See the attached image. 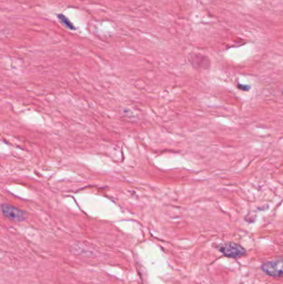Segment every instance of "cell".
<instances>
[{
    "label": "cell",
    "instance_id": "3",
    "mask_svg": "<svg viewBox=\"0 0 283 284\" xmlns=\"http://www.w3.org/2000/svg\"><path fill=\"white\" fill-rule=\"evenodd\" d=\"M1 210L5 217L15 222H22L26 218L27 215L23 210L11 206L9 204H2Z\"/></svg>",
    "mask_w": 283,
    "mask_h": 284
},
{
    "label": "cell",
    "instance_id": "2",
    "mask_svg": "<svg viewBox=\"0 0 283 284\" xmlns=\"http://www.w3.org/2000/svg\"><path fill=\"white\" fill-rule=\"evenodd\" d=\"M264 273L272 277H283V259L272 260L261 265Z\"/></svg>",
    "mask_w": 283,
    "mask_h": 284
},
{
    "label": "cell",
    "instance_id": "5",
    "mask_svg": "<svg viewBox=\"0 0 283 284\" xmlns=\"http://www.w3.org/2000/svg\"></svg>",
    "mask_w": 283,
    "mask_h": 284
},
{
    "label": "cell",
    "instance_id": "4",
    "mask_svg": "<svg viewBox=\"0 0 283 284\" xmlns=\"http://www.w3.org/2000/svg\"><path fill=\"white\" fill-rule=\"evenodd\" d=\"M58 20L60 21L62 24L64 25L66 28L71 29V30H75L76 28H75L74 24L72 23L68 18H66L64 14H58Z\"/></svg>",
    "mask_w": 283,
    "mask_h": 284
},
{
    "label": "cell",
    "instance_id": "1",
    "mask_svg": "<svg viewBox=\"0 0 283 284\" xmlns=\"http://www.w3.org/2000/svg\"><path fill=\"white\" fill-rule=\"evenodd\" d=\"M219 251L224 255V256L232 258V259H238L241 257L244 256L247 254L245 248L239 244L237 243H223L218 247Z\"/></svg>",
    "mask_w": 283,
    "mask_h": 284
}]
</instances>
